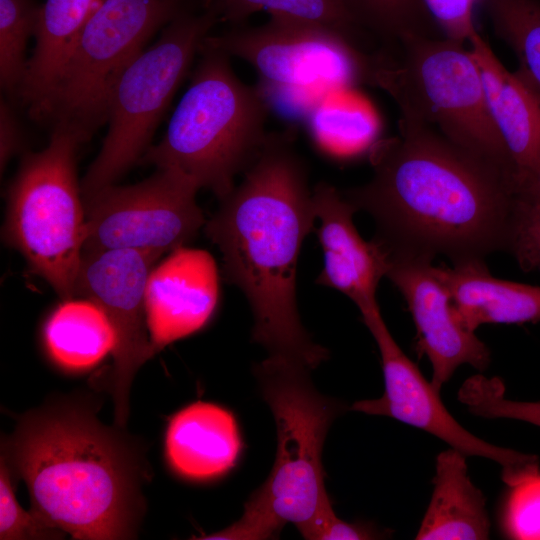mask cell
<instances>
[{
  "label": "cell",
  "mask_w": 540,
  "mask_h": 540,
  "mask_svg": "<svg viewBox=\"0 0 540 540\" xmlns=\"http://www.w3.org/2000/svg\"><path fill=\"white\" fill-rule=\"evenodd\" d=\"M21 125L11 105L4 99L0 102V166L1 171L22 145Z\"/></svg>",
  "instance_id": "836d02e7"
},
{
  "label": "cell",
  "mask_w": 540,
  "mask_h": 540,
  "mask_svg": "<svg viewBox=\"0 0 540 540\" xmlns=\"http://www.w3.org/2000/svg\"><path fill=\"white\" fill-rule=\"evenodd\" d=\"M202 46L247 62L267 84L283 89L371 85L378 59L338 30L279 16L259 27L208 35Z\"/></svg>",
  "instance_id": "30bf717a"
},
{
  "label": "cell",
  "mask_w": 540,
  "mask_h": 540,
  "mask_svg": "<svg viewBox=\"0 0 540 540\" xmlns=\"http://www.w3.org/2000/svg\"><path fill=\"white\" fill-rule=\"evenodd\" d=\"M65 532L49 525L33 511H25L17 502L12 469L1 455L0 465V539H59Z\"/></svg>",
  "instance_id": "f1b7e54d"
},
{
  "label": "cell",
  "mask_w": 540,
  "mask_h": 540,
  "mask_svg": "<svg viewBox=\"0 0 540 540\" xmlns=\"http://www.w3.org/2000/svg\"><path fill=\"white\" fill-rule=\"evenodd\" d=\"M199 189L175 170L157 169L139 183L111 184L83 197V251L131 249L162 255L183 247L205 224L196 202Z\"/></svg>",
  "instance_id": "8fae6325"
},
{
  "label": "cell",
  "mask_w": 540,
  "mask_h": 540,
  "mask_svg": "<svg viewBox=\"0 0 540 540\" xmlns=\"http://www.w3.org/2000/svg\"><path fill=\"white\" fill-rule=\"evenodd\" d=\"M466 328L540 322V286L494 277L484 259L437 267Z\"/></svg>",
  "instance_id": "d6986e66"
},
{
  "label": "cell",
  "mask_w": 540,
  "mask_h": 540,
  "mask_svg": "<svg viewBox=\"0 0 540 540\" xmlns=\"http://www.w3.org/2000/svg\"><path fill=\"white\" fill-rule=\"evenodd\" d=\"M217 19L211 8L200 14L183 10L124 70L109 99L102 147L81 181L83 197L115 184L139 163Z\"/></svg>",
  "instance_id": "ba28073f"
},
{
  "label": "cell",
  "mask_w": 540,
  "mask_h": 540,
  "mask_svg": "<svg viewBox=\"0 0 540 540\" xmlns=\"http://www.w3.org/2000/svg\"><path fill=\"white\" fill-rule=\"evenodd\" d=\"M495 34L516 54L517 72L540 94V0H478Z\"/></svg>",
  "instance_id": "603a6c76"
},
{
  "label": "cell",
  "mask_w": 540,
  "mask_h": 540,
  "mask_svg": "<svg viewBox=\"0 0 540 540\" xmlns=\"http://www.w3.org/2000/svg\"><path fill=\"white\" fill-rule=\"evenodd\" d=\"M506 251L523 271H540V204L515 196Z\"/></svg>",
  "instance_id": "f546056e"
},
{
  "label": "cell",
  "mask_w": 540,
  "mask_h": 540,
  "mask_svg": "<svg viewBox=\"0 0 540 540\" xmlns=\"http://www.w3.org/2000/svg\"><path fill=\"white\" fill-rule=\"evenodd\" d=\"M321 107L313 117V131L319 143L337 155H351L371 148L377 124L360 106Z\"/></svg>",
  "instance_id": "4316f807"
},
{
  "label": "cell",
  "mask_w": 540,
  "mask_h": 540,
  "mask_svg": "<svg viewBox=\"0 0 540 540\" xmlns=\"http://www.w3.org/2000/svg\"><path fill=\"white\" fill-rule=\"evenodd\" d=\"M161 255L131 249L83 251L76 295L97 305L115 335L112 363L95 384L113 397L115 421L126 423L129 391L138 368L153 356L146 312V287Z\"/></svg>",
  "instance_id": "7c38bea8"
},
{
  "label": "cell",
  "mask_w": 540,
  "mask_h": 540,
  "mask_svg": "<svg viewBox=\"0 0 540 540\" xmlns=\"http://www.w3.org/2000/svg\"><path fill=\"white\" fill-rule=\"evenodd\" d=\"M505 514V531L514 539H540V474L511 487Z\"/></svg>",
  "instance_id": "4dcf8cb0"
},
{
  "label": "cell",
  "mask_w": 540,
  "mask_h": 540,
  "mask_svg": "<svg viewBox=\"0 0 540 540\" xmlns=\"http://www.w3.org/2000/svg\"><path fill=\"white\" fill-rule=\"evenodd\" d=\"M427 257L388 256L387 277L404 297L416 327V351L432 367L431 383L440 392L463 364L484 371L491 353L465 327L437 266Z\"/></svg>",
  "instance_id": "5bb4252c"
},
{
  "label": "cell",
  "mask_w": 540,
  "mask_h": 540,
  "mask_svg": "<svg viewBox=\"0 0 540 540\" xmlns=\"http://www.w3.org/2000/svg\"><path fill=\"white\" fill-rule=\"evenodd\" d=\"M211 8L227 21L238 23L249 15L266 11L271 16L316 23L351 37L355 23L341 0H212Z\"/></svg>",
  "instance_id": "cb8c5ba5"
},
{
  "label": "cell",
  "mask_w": 540,
  "mask_h": 540,
  "mask_svg": "<svg viewBox=\"0 0 540 540\" xmlns=\"http://www.w3.org/2000/svg\"><path fill=\"white\" fill-rule=\"evenodd\" d=\"M488 111L515 171V182L540 159V94L510 72L477 32L470 40Z\"/></svg>",
  "instance_id": "e0dca14e"
},
{
  "label": "cell",
  "mask_w": 540,
  "mask_h": 540,
  "mask_svg": "<svg viewBox=\"0 0 540 540\" xmlns=\"http://www.w3.org/2000/svg\"><path fill=\"white\" fill-rule=\"evenodd\" d=\"M312 202L324 258L316 283L343 293L360 312L377 306L376 291L386 275L387 252L374 239L361 237L353 222L357 210L334 186L316 185Z\"/></svg>",
  "instance_id": "2e32d148"
},
{
  "label": "cell",
  "mask_w": 540,
  "mask_h": 540,
  "mask_svg": "<svg viewBox=\"0 0 540 540\" xmlns=\"http://www.w3.org/2000/svg\"><path fill=\"white\" fill-rule=\"evenodd\" d=\"M44 341L51 358L68 370L87 369L108 352L114 331L103 311L91 301H63L44 326Z\"/></svg>",
  "instance_id": "7402d4cb"
},
{
  "label": "cell",
  "mask_w": 540,
  "mask_h": 540,
  "mask_svg": "<svg viewBox=\"0 0 540 540\" xmlns=\"http://www.w3.org/2000/svg\"><path fill=\"white\" fill-rule=\"evenodd\" d=\"M202 57L161 140L139 163L175 170L220 200L262 150L266 100L234 73L229 56L201 46Z\"/></svg>",
  "instance_id": "5b68a950"
},
{
  "label": "cell",
  "mask_w": 540,
  "mask_h": 540,
  "mask_svg": "<svg viewBox=\"0 0 540 540\" xmlns=\"http://www.w3.org/2000/svg\"><path fill=\"white\" fill-rule=\"evenodd\" d=\"M392 48V54H379L371 85L393 98L400 119L435 129L515 179L488 111L480 68L464 42L411 35Z\"/></svg>",
  "instance_id": "8992f818"
},
{
  "label": "cell",
  "mask_w": 540,
  "mask_h": 540,
  "mask_svg": "<svg viewBox=\"0 0 540 540\" xmlns=\"http://www.w3.org/2000/svg\"><path fill=\"white\" fill-rule=\"evenodd\" d=\"M457 397L475 416L487 419H515L540 427V402L506 398L504 383L498 377L473 375L462 383Z\"/></svg>",
  "instance_id": "83f0119b"
},
{
  "label": "cell",
  "mask_w": 540,
  "mask_h": 540,
  "mask_svg": "<svg viewBox=\"0 0 540 540\" xmlns=\"http://www.w3.org/2000/svg\"><path fill=\"white\" fill-rule=\"evenodd\" d=\"M39 9L33 0H0V83L10 98H18L26 74L25 51Z\"/></svg>",
  "instance_id": "d4e9b609"
},
{
  "label": "cell",
  "mask_w": 540,
  "mask_h": 540,
  "mask_svg": "<svg viewBox=\"0 0 540 540\" xmlns=\"http://www.w3.org/2000/svg\"><path fill=\"white\" fill-rule=\"evenodd\" d=\"M219 296L216 265L206 251L180 247L150 273L146 312L153 355L201 329Z\"/></svg>",
  "instance_id": "9a60e30c"
},
{
  "label": "cell",
  "mask_w": 540,
  "mask_h": 540,
  "mask_svg": "<svg viewBox=\"0 0 540 540\" xmlns=\"http://www.w3.org/2000/svg\"><path fill=\"white\" fill-rule=\"evenodd\" d=\"M430 17L443 36L466 42L478 32L474 8L478 0H422Z\"/></svg>",
  "instance_id": "1f68e13d"
},
{
  "label": "cell",
  "mask_w": 540,
  "mask_h": 540,
  "mask_svg": "<svg viewBox=\"0 0 540 540\" xmlns=\"http://www.w3.org/2000/svg\"><path fill=\"white\" fill-rule=\"evenodd\" d=\"M26 482L32 511L73 539H130L143 509L139 449L82 401L21 417L2 454Z\"/></svg>",
  "instance_id": "3957f363"
},
{
  "label": "cell",
  "mask_w": 540,
  "mask_h": 540,
  "mask_svg": "<svg viewBox=\"0 0 540 540\" xmlns=\"http://www.w3.org/2000/svg\"><path fill=\"white\" fill-rule=\"evenodd\" d=\"M241 448L234 415L213 403L199 401L184 407L171 418L166 431L165 451L171 467L191 480L227 473Z\"/></svg>",
  "instance_id": "ac0fdd59"
},
{
  "label": "cell",
  "mask_w": 540,
  "mask_h": 540,
  "mask_svg": "<svg viewBox=\"0 0 540 540\" xmlns=\"http://www.w3.org/2000/svg\"><path fill=\"white\" fill-rule=\"evenodd\" d=\"M361 315L379 349L384 393L377 399L356 401L351 410L393 418L434 435L466 456L494 461L500 465L502 480L510 488L539 472L537 456L493 445L455 420L444 406L440 392L397 344L379 306L361 311Z\"/></svg>",
  "instance_id": "4fadbf2b"
},
{
  "label": "cell",
  "mask_w": 540,
  "mask_h": 540,
  "mask_svg": "<svg viewBox=\"0 0 540 540\" xmlns=\"http://www.w3.org/2000/svg\"><path fill=\"white\" fill-rule=\"evenodd\" d=\"M516 195L540 204V159L515 182Z\"/></svg>",
  "instance_id": "e575fe53"
},
{
  "label": "cell",
  "mask_w": 540,
  "mask_h": 540,
  "mask_svg": "<svg viewBox=\"0 0 540 540\" xmlns=\"http://www.w3.org/2000/svg\"><path fill=\"white\" fill-rule=\"evenodd\" d=\"M371 179L345 198L370 214L388 256L453 264L506 251L516 196L511 173L435 129L400 119L399 134L369 149Z\"/></svg>",
  "instance_id": "6da1fadb"
},
{
  "label": "cell",
  "mask_w": 540,
  "mask_h": 540,
  "mask_svg": "<svg viewBox=\"0 0 540 540\" xmlns=\"http://www.w3.org/2000/svg\"><path fill=\"white\" fill-rule=\"evenodd\" d=\"M308 540H361L372 539L374 533L360 523H349L337 517L329 508L297 528Z\"/></svg>",
  "instance_id": "d6a6232c"
},
{
  "label": "cell",
  "mask_w": 540,
  "mask_h": 540,
  "mask_svg": "<svg viewBox=\"0 0 540 540\" xmlns=\"http://www.w3.org/2000/svg\"><path fill=\"white\" fill-rule=\"evenodd\" d=\"M341 1L355 23L366 24L391 47L411 35L435 36L422 0Z\"/></svg>",
  "instance_id": "484cf974"
},
{
  "label": "cell",
  "mask_w": 540,
  "mask_h": 540,
  "mask_svg": "<svg viewBox=\"0 0 540 540\" xmlns=\"http://www.w3.org/2000/svg\"><path fill=\"white\" fill-rule=\"evenodd\" d=\"M466 457L451 447L437 455L433 492L416 539L489 538L486 499L468 476Z\"/></svg>",
  "instance_id": "44dd1931"
},
{
  "label": "cell",
  "mask_w": 540,
  "mask_h": 540,
  "mask_svg": "<svg viewBox=\"0 0 540 540\" xmlns=\"http://www.w3.org/2000/svg\"><path fill=\"white\" fill-rule=\"evenodd\" d=\"M181 1H100L62 66L46 121L88 141L107 122L109 99L119 77L156 31L183 11Z\"/></svg>",
  "instance_id": "9c48e42d"
},
{
  "label": "cell",
  "mask_w": 540,
  "mask_h": 540,
  "mask_svg": "<svg viewBox=\"0 0 540 540\" xmlns=\"http://www.w3.org/2000/svg\"><path fill=\"white\" fill-rule=\"evenodd\" d=\"M273 414L277 450L268 478L229 527L198 539L276 538L286 524L296 528L332 507L325 489L322 449L345 406L316 390L310 369L268 357L254 368Z\"/></svg>",
  "instance_id": "277c9868"
},
{
  "label": "cell",
  "mask_w": 540,
  "mask_h": 540,
  "mask_svg": "<svg viewBox=\"0 0 540 540\" xmlns=\"http://www.w3.org/2000/svg\"><path fill=\"white\" fill-rule=\"evenodd\" d=\"M48 145L26 153L9 190L3 238L63 300L76 296L86 238L76 158L84 140L55 125Z\"/></svg>",
  "instance_id": "52a82bcc"
},
{
  "label": "cell",
  "mask_w": 540,
  "mask_h": 540,
  "mask_svg": "<svg viewBox=\"0 0 540 540\" xmlns=\"http://www.w3.org/2000/svg\"><path fill=\"white\" fill-rule=\"evenodd\" d=\"M100 0H46L40 6L35 47L18 99L30 117L47 118L62 66L80 30Z\"/></svg>",
  "instance_id": "ffe728a7"
},
{
  "label": "cell",
  "mask_w": 540,
  "mask_h": 540,
  "mask_svg": "<svg viewBox=\"0 0 540 540\" xmlns=\"http://www.w3.org/2000/svg\"><path fill=\"white\" fill-rule=\"evenodd\" d=\"M242 182L205 223L227 282L245 295L252 337L269 357L316 368L328 351L303 328L296 300L298 258L315 213L307 168L292 143L268 135Z\"/></svg>",
  "instance_id": "7a4b0ae2"
}]
</instances>
